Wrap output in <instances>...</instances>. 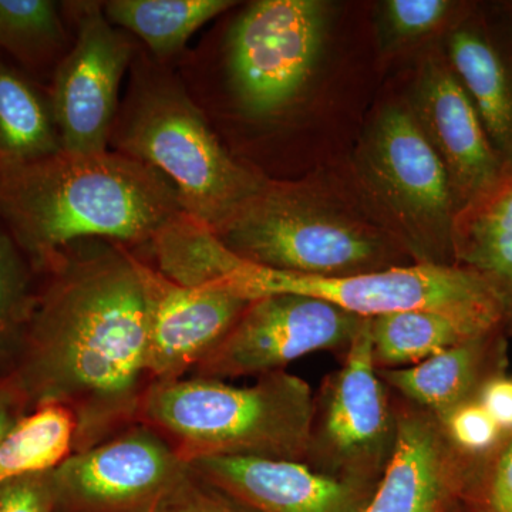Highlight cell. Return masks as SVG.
Instances as JSON below:
<instances>
[{
  "label": "cell",
  "mask_w": 512,
  "mask_h": 512,
  "mask_svg": "<svg viewBox=\"0 0 512 512\" xmlns=\"http://www.w3.org/2000/svg\"><path fill=\"white\" fill-rule=\"evenodd\" d=\"M40 275L8 377L29 412L42 404L72 410L77 453L138 423L151 386L146 286L140 258L104 239L74 242Z\"/></svg>",
  "instance_id": "obj_1"
},
{
  "label": "cell",
  "mask_w": 512,
  "mask_h": 512,
  "mask_svg": "<svg viewBox=\"0 0 512 512\" xmlns=\"http://www.w3.org/2000/svg\"><path fill=\"white\" fill-rule=\"evenodd\" d=\"M181 212L167 178L116 151H60L0 174V220L39 272L83 239L148 245Z\"/></svg>",
  "instance_id": "obj_2"
},
{
  "label": "cell",
  "mask_w": 512,
  "mask_h": 512,
  "mask_svg": "<svg viewBox=\"0 0 512 512\" xmlns=\"http://www.w3.org/2000/svg\"><path fill=\"white\" fill-rule=\"evenodd\" d=\"M130 86L110 144L154 168L177 191L185 214L214 234L264 187L237 163L208 126L180 80L164 63L137 49Z\"/></svg>",
  "instance_id": "obj_3"
},
{
  "label": "cell",
  "mask_w": 512,
  "mask_h": 512,
  "mask_svg": "<svg viewBox=\"0 0 512 512\" xmlns=\"http://www.w3.org/2000/svg\"><path fill=\"white\" fill-rule=\"evenodd\" d=\"M315 407L308 382L285 370L244 387L192 376L151 384L138 423L157 430L187 463L207 457L305 463Z\"/></svg>",
  "instance_id": "obj_4"
},
{
  "label": "cell",
  "mask_w": 512,
  "mask_h": 512,
  "mask_svg": "<svg viewBox=\"0 0 512 512\" xmlns=\"http://www.w3.org/2000/svg\"><path fill=\"white\" fill-rule=\"evenodd\" d=\"M201 288H218L244 301L271 295L311 296L363 319L390 313H440L490 335L504 312L483 279L463 266L419 262L342 278L275 271L214 245L201 266Z\"/></svg>",
  "instance_id": "obj_5"
},
{
  "label": "cell",
  "mask_w": 512,
  "mask_h": 512,
  "mask_svg": "<svg viewBox=\"0 0 512 512\" xmlns=\"http://www.w3.org/2000/svg\"><path fill=\"white\" fill-rule=\"evenodd\" d=\"M215 235L244 261L291 274L342 278L402 266L376 229L269 181Z\"/></svg>",
  "instance_id": "obj_6"
},
{
  "label": "cell",
  "mask_w": 512,
  "mask_h": 512,
  "mask_svg": "<svg viewBox=\"0 0 512 512\" xmlns=\"http://www.w3.org/2000/svg\"><path fill=\"white\" fill-rule=\"evenodd\" d=\"M326 5L316 0H259L228 37V72L239 107L252 119H274L296 103L325 40Z\"/></svg>",
  "instance_id": "obj_7"
},
{
  "label": "cell",
  "mask_w": 512,
  "mask_h": 512,
  "mask_svg": "<svg viewBox=\"0 0 512 512\" xmlns=\"http://www.w3.org/2000/svg\"><path fill=\"white\" fill-rule=\"evenodd\" d=\"M360 168L409 244L426 256L424 262L453 251V187L412 110L389 106L379 114L367 134Z\"/></svg>",
  "instance_id": "obj_8"
},
{
  "label": "cell",
  "mask_w": 512,
  "mask_h": 512,
  "mask_svg": "<svg viewBox=\"0 0 512 512\" xmlns=\"http://www.w3.org/2000/svg\"><path fill=\"white\" fill-rule=\"evenodd\" d=\"M62 8L73 19L76 37L47 87L60 143L70 154L106 153L121 80L138 47L107 20L103 3L69 2Z\"/></svg>",
  "instance_id": "obj_9"
},
{
  "label": "cell",
  "mask_w": 512,
  "mask_h": 512,
  "mask_svg": "<svg viewBox=\"0 0 512 512\" xmlns=\"http://www.w3.org/2000/svg\"><path fill=\"white\" fill-rule=\"evenodd\" d=\"M394 441L396 414L377 377L372 319H365L328 384L319 416L313 417L306 461L335 477L372 484L382 477Z\"/></svg>",
  "instance_id": "obj_10"
},
{
  "label": "cell",
  "mask_w": 512,
  "mask_h": 512,
  "mask_svg": "<svg viewBox=\"0 0 512 512\" xmlns=\"http://www.w3.org/2000/svg\"><path fill=\"white\" fill-rule=\"evenodd\" d=\"M363 318L311 296L249 302L224 339L192 369L194 377L264 376L320 350L348 349Z\"/></svg>",
  "instance_id": "obj_11"
},
{
  "label": "cell",
  "mask_w": 512,
  "mask_h": 512,
  "mask_svg": "<svg viewBox=\"0 0 512 512\" xmlns=\"http://www.w3.org/2000/svg\"><path fill=\"white\" fill-rule=\"evenodd\" d=\"M187 470L170 441L136 423L50 471L55 511L156 512Z\"/></svg>",
  "instance_id": "obj_12"
},
{
  "label": "cell",
  "mask_w": 512,
  "mask_h": 512,
  "mask_svg": "<svg viewBox=\"0 0 512 512\" xmlns=\"http://www.w3.org/2000/svg\"><path fill=\"white\" fill-rule=\"evenodd\" d=\"M140 269L148 298L151 384L183 379L224 339L249 302L224 289L177 284L143 259Z\"/></svg>",
  "instance_id": "obj_13"
},
{
  "label": "cell",
  "mask_w": 512,
  "mask_h": 512,
  "mask_svg": "<svg viewBox=\"0 0 512 512\" xmlns=\"http://www.w3.org/2000/svg\"><path fill=\"white\" fill-rule=\"evenodd\" d=\"M188 464L256 512H362L373 494L370 483L320 473L302 461L207 457Z\"/></svg>",
  "instance_id": "obj_14"
},
{
  "label": "cell",
  "mask_w": 512,
  "mask_h": 512,
  "mask_svg": "<svg viewBox=\"0 0 512 512\" xmlns=\"http://www.w3.org/2000/svg\"><path fill=\"white\" fill-rule=\"evenodd\" d=\"M446 167L457 212L488 187L503 167L473 101L450 66L429 60L417 79L413 110Z\"/></svg>",
  "instance_id": "obj_15"
},
{
  "label": "cell",
  "mask_w": 512,
  "mask_h": 512,
  "mask_svg": "<svg viewBox=\"0 0 512 512\" xmlns=\"http://www.w3.org/2000/svg\"><path fill=\"white\" fill-rule=\"evenodd\" d=\"M450 436L427 410L396 414V441L375 493L362 512H447L463 476Z\"/></svg>",
  "instance_id": "obj_16"
},
{
  "label": "cell",
  "mask_w": 512,
  "mask_h": 512,
  "mask_svg": "<svg viewBox=\"0 0 512 512\" xmlns=\"http://www.w3.org/2000/svg\"><path fill=\"white\" fill-rule=\"evenodd\" d=\"M453 252L463 268L490 286L512 319V158L497 178L457 212Z\"/></svg>",
  "instance_id": "obj_17"
},
{
  "label": "cell",
  "mask_w": 512,
  "mask_h": 512,
  "mask_svg": "<svg viewBox=\"0 0 512 512\" xmlns=\"http://www.w3.org/2000/svg\"><path fill=\"white\" fill-rule=\"evenodd\" d=\"M60 151L49 92L0 53V174Z\"/></svg>",
  "instance_id": "obj_18"
},
{
  "label": "cell",
  "mask_w": 512,
  "mask_h": 512,
  "mask_svg": "<svg viewBox=\"0 0 512 512\" xmlns=\"http://www.w3.org/2000/svg\"><path fill=\"white\" fill-rule=\"evenodd\" d=\"M451 70L473 101L494 150L512 158V77L480 30L460 28L448 39Z\"/></svg>",
  "instance_id": "obj_19"
},
{
  "label": "cell",
  "mask_w": 512,
  "mask_h": 512,
  "mask_svg": "<svg viewBox=\"0 0 512 512\" xmlns=\"http://www.w3.org/2000/svg\"><path fill=\"white\" fill-rule=\"evenodd\" d=\"M62 3L0 0V53L36 82L52 80L72 43Z\"/></svg>",
  "instance_id": "obj_20"
},
{
  "label": "cell",
  "mask_w": 512,
  "mask_h": 512,
  "mask_svg": "<svg viewBox=\"0 0 512 512\" xmlns=\"http://www.w3.org/2000/svg\"><path fill=\"white\" fill-rule=\"evenodd\" d=\"M229 0H111L103 12L113 26L133 33L158 62L178 55L205 23L234 6Z\"/></svg>",
  "instance_id": "obj_21"
},
{
  "label": "cell",
  "mask_w": 512,
  "mask_h": 512,
  "mask_svg": "<svg viewBox=\"0 0 512 512\" xmlns=\"http://www.w3.org/2000/svg\"><path fill=\"white\" fill-rule=\"evenodd\" d=\"M76 433V417L62 404L23 414L0 440V484L55 470L74 453Z\"/></svg>",
  "instance_id": "obj_22"
},
{
  "label": "cell",
  "mask_w": 512,
  "mask_h": 512,
  "mask_svg": "<svg viewBox=\"0 0 512 512\" xmlns=\"http://www.w3.org/2000/svg\"><path fill=\"white\" fill-rule=\"evenodd\" d=\"M484 340H467L419 365L382 370V377L420 409L447 419L476 383Z\"/></svg>",
  "instance_id": "obj_23"
},
{
  "label": "cell",
  "mask_w": 512,
  "mask_h": 512,
  "mask_svg": "<svg viewBox=\"0 0 512 512\" xmlns=\"http://www.w3.org/2000/svg\"><path fill=\"white\" fill-rule=\"evenodd\" d=\"M466 323L426 311L390 313L372 319L373 357L377 367L419 365L460 343L487 338Z\"/></svg>",
  "instance_id": "obj_24"
},
{
  "label": "cell",
  "mask_w": 512,
  "mask_h": 512,
  "mask_svg": "<svg viewBox=\"0 0 512 512\" xmlns=\"http://www.w3.org/2000/svg\"><path fill=\"white\" fill-rule=\"evenodd\" d=\"M40 272L0 220V373L8 376L32 319Z\"/></svg>",
  "instance_id": "obj_25"
},
{
  "label": "cell",
  "mask_w": 512,
  "mask_h": 512,
  "mask_svg": "<svg viewBox=\"0 0 512 512\" xmlns=\"http://www.w3.org/2000/svg\"><path fill=\"white\" fill-rule=\"evenodd\" d=\"M450 9L447 0H390L384 6V20L396 39H416L439 28Z\"/></svg>",
  "instance_id": "obj_26"
},
{
  "label": "cell",
  "mask_w": 512,
  "mask_h": 512,
  "mask_svg": "<svg viewBox=\"0 0 512 512\" xmlns=\"http://www.w3.org/2000/svg\"><path fill=\"white\" fill-rule=\"evenodd\" d=\"M500 426L480 403L463 404L447 417V433L463 450L480 453L498 439Z\"/></svg>",
  "instance_id": "obj_27"
},
{
  "label": "cell",
  "mask_w": 512,
  "mask_h": 512,
  "mask_svg": "<svg viewBox=\"0 0 512 512\" xmlns=\"http://www.w3.org/2000/svg\"><path fill=\"white\" fill-rule=\"evenodd\" d=\"M0 512H55L50 473L13 478L0 484Z\"/></svg>",
  "instance_id": "obj_28"
},
{
  "label": "cell",
  "mask_w": 512,
  "mask_h": 512,
  "mask_svg": "<svg viewBox=\"0 0 512 512\" xmlns=\"http://www.w3.org/2000/svg\"><path fill=\"white\" fill-rule=\"evenodd\" d=\"M204 480L188 464L187 473L168 491L156 512H234L217 501L214 485L208 483L211 493H205Z\"/></svg>",
  "instance_id": "obj_29"
},
{
  "label": "cell",
  "mask_w": 512,
  "mask_h": 512,
  "mask_svg": "<svg viewBox=\"0 0 512 512\" xmlns=\"http://www.w3.org/2000/svg\"><path fill=\"white\" fill-rule=\"evenodd\" d=\"M481 406L490 413L500 429H512V380L500 377L485 384Z\"/></svg>",
  "instance_id": "obj_30"
},
{
  "label": "cell",
  "mask_w": 512,
  "mask_h": 512,
  "mask_svg": "<svg viewBox=\"0 0 512 512\" xmlns=\"http://www.w3.org/2000/svg\"><path fill=\"white\" fill-rule=\"evenodd\" d=\"M28 412V403L18 387L10 382L8 376L0 380V440L13 424Z\"/></svg>",
  "instance_id": "obj_31"
},
{
  "label": "cell",
  "mask_w": 512,
  "mask_h": 512,
  "mask_svg": "<svg viewBox=\"0 0 512 512\" xmlns=\"http://www.w3.org/2000/svg\"><path fill=\"white\" fill-rule=\"evenodd\" d=\"M491 488L512 495V443L507 448V451H505L503 458H501L497 470H495Z\"/></svg>",
  "instance_id": "obj_32"
},
{
  "label": "cell",
  "mask_w": 512,
  "mask_h": 512,
  "mask_svg": "<svg viewBox=\"0 0 512 512\" xmlns=\"http://www.w3.org/2000/svg\"><path fill=\"white\" fill-rule=\"evenodd\" d=\"M485 512H512V495L490 487L485 501Z\"/></svg>",
  "instance_id": "obj_33"
},
{
  "label": "cell",
  "mask_w": 512,
  "mask_h": 512,
  "mask_svg": "<svg viewBox=\"0 0 512 512\" xmlns=\"http://www.w3.org/2000/svg\"><path fill=\"white\" fill-rule=\"evenodd\" d=\"M5 377H6L5 375H2V373H0V380L5 379Z\"/></svg>",
  "instance_id": "obj_34"
}]
</instances>
